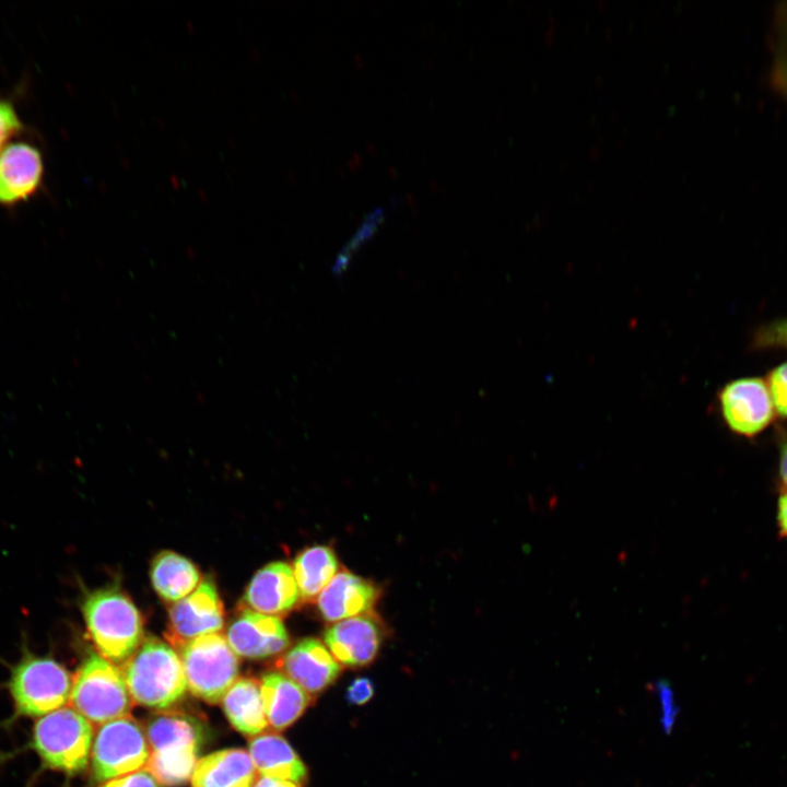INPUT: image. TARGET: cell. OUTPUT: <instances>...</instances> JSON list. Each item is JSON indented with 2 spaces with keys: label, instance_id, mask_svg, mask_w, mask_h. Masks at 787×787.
<instances>
[{
  "label": "cell",
  "instance_id": "obj_1",
  "mask_svg": "<svg viewBox=\"0 0 787 787\" xmlns=\"http://www.w3.org/2000/svg\"><path fill=\"white\" fill-rule=\"evenodd\" d=\"M81 611L90 639L110 662H125L143 639V619L121 590L107 587L87 592Z\"/></svg>",
  "mask_w": 787,
  "mask_h": 787
},
{
  "label": "cell",
  "instance_id": "obj_2",
  "mask_svg": "<svg viewBox=\"0 0 787 787\" xmlns=\"http://www.w3.org/2000/svg\"><path fill=\"white\" fill-rule=\"evenodd\" d=\"M145 735L150 748L148 772L163 786L185 784L198 762L200 723L184 712H157L148 719Z\"/></svg>",
  "mask_w": 787,
  "mask_h": 787
},
{
  "label": "cell",
  "instance_id": "obj_3",
  "mask_svg": "<svg viewBox=\"0 0 787 787\" xmlns=\"http://www.w3.org/2000/svg\"><path fill=\"white\" fill-rule=\"evenodd\" d=\"M133 703L169 710L185 696L187 682L179 655L156 637L142 641L121 670Z\"/></svg>",
  "mask_w": 787,
  "mask_h": 787
},
{
  "label": "cell",
  "instance_id": "obj_4",
  "mask_svg": "<svg viewBox=\"0 0 787 787\" xmlns=\"http://www.w3.org/2000/svg\"><path fill=\"white\" fill-rule=\"evenodd\" d=\"M8 688L19 715L44 716L66 704L72 678L52 656L24 647L22 657L11 667Z\"/></svg>",
  "mask_w": 787,
  "mask_h": 787
},
{
  "label": "cell",
  "instance_id": "obj_5",
  "mask_svg": "<svg viewBox=\"0 0 787 787\" xmlns=\"http://www.w3.org/2000/svg\"><path fill=\"white\" fill-rule=\"evenodd\" d=\"M70 702L90 723L129 716L133 701L122 671L104 657H86L72 679Z\"/></svg>",
  "mask_w": 787,
  "mask_h": 787
},
{
  "label": "cell",
  "instance_id": "obj_6",
  "mask_svg": "<svg viewBox=\"0 0 787 787\" xmlns=\"http://www.w3.org/2000/svg\"><path fill=\"white\" fill-rule=\"evenodd\" d=\"M92 739L91 723L77 710L63 707L36 721L32 747L46 767L73 775L85 770Z\"/></svg>",
  "mask_w": 787,
  "mask_h": 787
},
{
  "label": "cell",
  "instance_id": "obj_7",
  "mask_svg": "<svg viewBox=\"0 0 787 787\" xmlns=\"http://www.w3.org/2000/svg\"><path fill=\"white\" fill-rule=\"evenodd\" d=\"M187 689L208 704H218L238 679L239 660L220 633L196 637L180 648Z\"/></svg>",
  "mask_w": 787,
  "mask_h": 787
},
{
  "label": "cell",
  "instance_id": "obj_8",
  "mask_svg": "<svg viewBox=\"0 0 787 787\" xmlns=\"http://www.w3.org/2000/svg\"><path fill=\"white\" fill-rule=\"evenodd\" d=\"M150 755L145 731L132 716L103 724L92 745V773L106 782L145 767Z\"/></svg>",
  "mask_w": 787,
  "mask_h": 787
},
{
  "label": "cell",
  "instance_id": "obj_9",
  "mask_svg": "<svg viewBox=\"0 0 787 787\" xmlns=\"http://www.w3.org/2000/svg\"><path fill=\"white\" fill-rule=\"evenodd\" d=\"M223 625V602L215 585L205 579L190 595L172 604L165 636L179 649L196 637L219 633Z\"/></svg>",
  "mask_w": 787,
  "mask_h": 787
},
{
  "label": "cell",
  "instance_id": "obj_10",
  "mask_svg": "<svg viewBox=\"0 0 787 787\" xmlns=\"http://www.w3.org/2000/svg\"><path fill=\"white\" fill-rule=\"evenodd\" d=\"M45 162L40 150L27 141L10 143L0 153V207L13 208L43 188Z\"/></svg>",
  "mask_w": 787,
  "mask_h": 787
},
{
  "label": "cell",
  "instance_id": "obj_11",
  "mask_svg": "<svg viewBox=\"0 0 787 787\" xmlns=\"http://www.w3.org/2000/svg\"><path fill=\"white\" fill-rule=\"evenodd\" d=\"M723 416L733 432L752 436L773 419L770 390L760 378H741L726 385L719 395Z\"/></svg>",
  "mask_w": 787,
  "mask_h": 787
},
{
  "label": "cell",
  "instance_id": "obj_12",
  "mask_svg": "<svg viewBox=\"0 0 787 787\" xmlns=\"http://www.w3.org/2000/svg\"><path fill=\"white\" fill-rule=\"evenodd\" d=\"M384 638L380 622L371 614L349 618L330 625L324 641L336 660L350 668L369 665Z\"/></svg>",
  "mask_w": 787,
  "mask_h": 787
},
{
  "label": "cell",
  "instance_id": "obj_13",
  "mask_svg": "<svg viewBox=\"0 0 787 787\" xmlns=\"http://www.w3.org/2000/svg\"><path fill=\"white\" fill-rule=\"evenodd\" d=\"M234 653L248 659H265L282 653L289 634L280 618L244 609L227 629Z\"/></svg>",
  "mask_w": 787,
  "mask_h": 787
},
{
  "label": "cell",
  "instance_id": "obj_14",
  "mask_svg": "<svg viewBox=\"0 0 787 787\" xmlns=\"http://www.w3.org/2000/svg\"><path fill=\"white\" fill-rule=\"evenodd\" d=\"M301 598L293 567L286 562H271L260 568L249 582L245 595V608L267 615H284L291 612Z\"/></svg>",
  "mask_w": 787,
  "mask_h": 787
},
{
  "label": "cell",
  "instance_id": "obj_15",
  "mask_svg": "<svg viewBox=\"0 0 787 787\" xmlns=\"http://www.w3.org/2000/svg\"><path fill=\"white\" fill-rule=\"evenodd\" d=\"M280 667L310 696L327 690L341 673L340 663L327 646L313 637L295 644L281 659Z\"/></svg>",
  "mask_w": 787,
  "mask_h": 787
},
{
  "label": "cell",
  "instance_id": "obj_16",
  "mask_svg": "<svg viewBox=\"0 0 787 787\" xmlns=\"http://www.w3.org/2000/svg\"><path fill=\"white\" fill-rule=\"evenodd\" d=\"M372 582L348 571L338 572L317 597L321 616L328 622L369 614L379 598Z\"/></svg>",
  "mask_w": 787,
  "mask_h": 787
},
{
  "label": "cell",
  "instance_id": "obj_17",
  "mask_svg": "<svg viewBox=\"0 0 787 787\" xmlns=\"http://www.w3.org/2000/svg\"><path fill=\"white\" fill-rule=\"evenodd\" d=\"M256 772L246 750L223 749L198 760L190 777L191 787H252Z\"/></svg>",
  "mask_w": 787,
  "mask_h": 787
},
{
  "label": "cell",
  "instance_id": "obj_18",
  "mask_svg": "<svg viewBox=\"0 0 787 787\" xmlns=\"http://www.w3.org/2000/svg\"><path fill=\"white\" fill-rule=\"evenodd\" d=\"M248 753L261 776L285 779L304 785L307 768L292 745L280 735L262 732L251 737Z\"/></svg>",
  "mask_w": 787,
  "mask_h": 787
},
{
  "label": "cell",
  "instance_id": "obj_19",
  "mask_svg": "<svg viewBox=\"0 0 787 787\" xmlns=\"http://www.w3.org/2000/svg\"><path fill=\"white\" fill-rule=\"evenodd\" d=\"M259 682L268 724L277 731L292 726L312 702V696L282 671H268Z\"/></svg>",
  "mask_w": 787,
  "mask_h": 787
},
{
  "label": "cell",
  "instance_id": "obj_20",
  "mask_svg": "<svg viewBox=\"0 0 787 787\" xmlns=\"http://www.w3.org/2000/svg\"><path fill=\"white\" fill-rule=\"evenodd\" d=\"M221 702L227 720L242 735L255 737L267 729L269 724L257 679L238 678Z\"/></svg>",
  "mask_w": 787,
  "mask_h": 787
},
{
  "label": "cell",
  "instance_id": "obj_21",
  "mask_svg": "<svg viewBox=\"0 0 787 787\" xmlns=\"http://www.w3.org/2000/svg\"><path fill=\"white\" fill-rule=\"evenodd\" d=\"M150 577L156 594L168 603L190 595L201 580L198 567L189 559L173 551H162L154 556Z\"/></svg>",
  "mask_w": 787,
  "mask_h": 787
},
{
  "label": "cell",
  "instance_id": "obj_22",
  "mask_svg": "<svg viewBox=\"0 0 787 787\" xmlns=\"http://www.w3.org/2000/svg\"><path fill=\"white\" fill-rule=\"evenodd\" d=\"M292 567L301 598L313 601L338 573L339 562L331 548L313 545L296 555Z\"/></svg>",
  "mask_w": 787,
  "mask_h": 787
},
{
  "label": "cell",
  "instance_id": "obj_23",
  "mask_svg": "<svg viewBox=\"0 0 787 787\" xmlns=\"http://www.w3.org/2000/svg\"><path fill=\"white\" fill-rule=\"evenodd\" d=\"M25 130L26 127L13 102L9 98H0V153Z\"/></svg>",
  "mask_w": 787,
  "mask_h": 787
},
{
  "label": "cell",
  "instance_id": "obj_24",
  "mask_svg": "<svg viewBox=\"0 0 787 787\" xmlns=\"http://www.w3.org/2000/svg\"><path fill=\"white\" fill-rule=\"evenodd\" d=\"M384 212L381 209H376L368 214L365 222L362 224L357 233L351 239L350 244L343 249L338 261L336 262L334 271H341L350 259L351 252L359 247L364 240L374 234L378 224L383 221Z\"/></svg>",
  "mask_w": 787,
  "mask_h": 787
},
{
  "label": "cell",
  "instance_id": "obj_25",
  "mask_svg": "<svg viewBox=\"0 0 787 787\" xmlns=\"http://www.w3.org/2000/svg\"><path fill=\"white\" fill-rule=\"evenodd\" d=\"M767 387L775 411L787 418V362L771 372Z\"/></svg>",
  "mask_w": 787,
  "mask_h": 787
},
{
  "label": "cell",
  "instance_id": "obj_26",
  "mask_svg": "<svg viewBox=\"0 0 787 787\" xmlns=\"http://www.w3.org/2000/svg\"><path fill=\"white\" fill-rule=\"evenodd\" d=\"M375 694L373 681L367 677H357L350 682L345 691L349 704L361 706L368 703Z\"/></svg>",
  "mask_w": 787,
  "mask_h": 787
},
{
  "label": "cell",
  "instance_id": "obj_27",
  "mask_svg": "<svg viewBox=\"0 0 787 787\" xmlns=\"http://www.w3.org/2000/svg\"><path fill=\"white\" fill-rule=\"evenodd\" d=\"M99 787H158L148 771H137L125 776L104 782Z\"/></svg>",
  "mask_w": 787,
  "mask_h": 787
},
{
  "label": "cell",
  "instance_id": "obj_28",
  "mask_svg": "<svg viewBox=\"0 0 787 787\" xmlns=\"http://www.w3.org/2000/svg\"><path fill=\"white\" fill-rule=\"evenodd\" d=\"M761 345L787 348V319L774 322L762 330L757 339Z\"/></svg>",
  "mask_w": 787,
  "mask_h": 787
},
{
  "label": "cell",
  "instance_id": "obj_29",
  "mask_svg": "<svg viewBox=\"0 0 787 787\" xmlns=\"http://www.w3.org/2000/svg\"><path fill=\"white\" fill-rule=\"evenodd\" d=\"M659 691L661 694V702L663 705V726H665V728H670L673 723L674 716H676V708H674V702L672 701V693L670 692V689H668L665 683L660 684Z\"/></svg>",
  "mask_w": 787,
  "mask_h": 787
},
{
  "label": "cell",
  "instance_id": "obj_30",
  "mask_svg": "<svg viewBox=\"0 0 787 787\" xmlns=\"http://www.w3.org/2000/svg\"><path fill=\"white\" fill-rule=\"evenodd\" d=\"M252 787H301V785L285 779L260 776Z\"/></svg>",
  "mask_w": 787,
  "mask_h": 787
},
{
  "label": "cell",
  "instance_id": "obj_31",
  "mask_svg": "<svg viewBox=\"0 0 787 787\" xmlns=\"http://www.w3.org/2000/svg\"><path fill=\"white\" fill-rule=\"evenodd\" d=\"M777 516L779 528L787 537V492L779 497Z\"/></svg>",
  "mask_w": 787,
  "mask_h": 787
},
{
  "label": "cell",
  "instance_id": "obj_32",
  "mask_svg": "<svg viewBox=\"0 0 787 787\" xmlns=\"http://www.w3.org/2000/svg\"><path fill=\"white\" fill-rule=\"evenodd\" d=\"M779 471L782 480L785 484H787V442L784 444L782 451H780V465H779Z\"/></svg>",
  "mask_w": 787,
  "mask_h": 787
}]
</instances>
